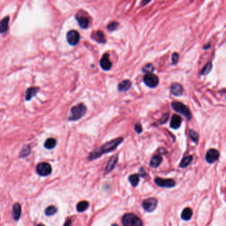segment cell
<instances>
[{
    "label": "cell",
    "instance_id": "cell-1",
    "mask_svg": "<svg viewBox=\"0 0 226 226\" xmlns=\"http://www.w3.org/2000/svg\"><path fill=\"white\" fill-rule=\"evenodd\" d=\"M122 141H123V138L118 137L105 143V144L104 145H103L101 147L96 149L91 152L89 156V159L91 161L94 160V159L100 157V156L103 154L112 151L113 150H114Z\"/></svg>",
    "mask_w": 226,
    "mask_h": 226
},
{
    "label": "cell",
    "instance_id": "cell-2",
    "mask_svg": "<svg viewBox=\"0 0 226 226\" xmlns=\"http://www.w3.org/2000/svg\"><path fill=\"white\" fill-rule=\"evenodd\" d=\"M87 112V107L84 104H80L73 107L71 109V114L69 116V120L76 121L81 118Z\"/></svg>",
    "mask_w": 226,
    "mask_h": 226
},
{
    "label": "cell",
    "instance_id": "cell-3",
    "mask_svg": "<svg viewBox=\"0 0 226 226\" xmlns=\"http://www.w3.org/2000/svg\"><path fill=\"white\" fill-rule=\"evenodd\" d=\"M123 226H142V221L134 214H126L122 217Z\"/></svg>",
    "mask_w": 226,
    "mask_h": 226
},
{
    "label": "cell",
    "instance_id": "cell-4",
    "mask_svg": "<svg viewBox=\"0 0 226 226\" xmlns=\"http://www.w3.org/2000/svg\"><path fill=\"white\" fill-rule=\"evenodd\" d=\"M172 109L175 111H177L178 113H180L182 115L184 116L188 120H190L192 118V114L190 113V110L181 102H178V101H173L171 104Z\"/></svg>",
    "mask_w": 226,
    "mask_h": 226
},
{
    "label": "cell",
    "instance_id": "cell-5",
    "mask_svg": "<svg viewBox=\"0 0 226 226\" xmlns=\"http://www.w3.org/2000/svg\"><path fill=\"white\" fill-rule=\"evenodd\" d=\"M36 172L40 176H48L52 172V167L47 163H39L36 167Z\"/></svg>",
    "mask_w": 226,
    "mask_h": 226
},
{
    "label": "cell",
    "instance_id": "cell-6",
    "mask_svg": "<svg viewBox=\"0 0 226 226\" xmlns=\"http://www.w3.org/2000/svg\"><path fill=\"white\" fill-rule=\"evenodd\" d=\"M143 82L147 86L150 88H155L159 84V78L155 74H147L144 76Z\"/></svg>",
    "mask_w": 226,
    "mask_h": 226
},
{
    "label": "cell",
    "instance_id": "cell-7",
    "mask_svg": "<svg viewBox=\"0 0 226 226\" xmlns=\"http://www.w3.org/2000/svg\"><path fill=\"white\" fill-rule=\"evenodd\" d=\"M80 39V33L77 31L71 30L67 33V41L68 43L72 46H75L79 43Z\"/></svg>",
    "mask_w": 226,
    "mask_h": 226
},
{
    "label": "cell",
    "instance_id": "cell-8",
    "mask_svg": "<svg viewBox=\"0 0 226 226\" xmlns=\"http://www.w3.org/2000/svg\"><path fill=\"white\" fill-rule=\"evenodd\" d=\"M158 200L155 198H151L143 200L142 206L143 209L147 212H153L156 208Z\"/></svg>",
    "mask_w": 226,
    "mask_h": 226
},
{
    "label": "cell",
    "instance_id": "cell-9",
    "mask_svg": "<svg viewBox=\"0 0 226 226\" xmlns=\"http://www.w3.org/2000/svg\"><path fill=\"white\" fill-rule=\"evenodd\" d=\"M219 157V153L218 150L211 149L208 151L206 155V160L210 164H212L218 160Z\"/></svg>",
    "mask_w": 226,
    "mask_h": 226
},
{
    "label": "cell",
    "instance_id": "cell-10",
    "mask_svg": "<svg viewBox=\"0 0 226 226\" xmlns=\"http://www.w3.org/2000/svg\"><path fill=\"white\" fill-rule=\"evenodd\" d=\"M157 185L162 188H172L175 186V182L172 179H163L157 178L155 180Z\"/></svg>",
    "mask_w": 226,
    "mask_h": 226
},
{
    "label": "cell",
    "instance_id": "cell-11",
    "mask_svg": "<svg viewBox=\"0 0 226 226\" xmlns=\"http://www.w3.org/2000/svg\"><path fill=\"white\" fill-rule=\"evenodd\" d=\"M171 92L175 96H181L183 94V88L181 84L175 82L171 86Z\"/></svg>",
    "mask_w": 226,
    "mask_h": 226
},
{
    "label": "cell",
    "instance_id": "cell-12",
    "mask_svg": "<svg viewBox=\"0 0 226 226\" xmlns=\"http://www.w3.org/2000/svg\"><path fill=\"white\" fill-rule=\"evenodd\" d=\"M100 65L104 71H109L112 66V62L109 59V55L105 54L100 60Z\"/></svg>",
    "mask_w": 226,
    "mask_h": 226
},
{
    "label": "cell",
    "instance_id": "cell-13",
    "mask_svg": "<svg viewBox=\"0 0 226 226\" xmlns=\"http://www.w3.org/2000/svg\"><path fill=\"white\" fill-rule=\"evenodd\" d=\"M181 123H182L181 117L175 114V115L172 116L171 118L170 127L174 129H178L181 125Z\"/></svg>",
    "mask_w": 226,
    "mask_h": 226
},
{
    "label": "cell",
    "instance_id": "cell-14",
    "mask_svg": "<svg viewBox=\"0 0 226 226\" xmlns=\"http://www.w3.org/2000/svg\"><path fill=\"white\" fill-rule=\"evenodd\" d=\"M91 38L97 41V42L100 43H105L106 42L105 35L100 31L94 32L91 35Z\"/></svg>",
    "mask_w": 226,
    "mask_h": 226
},
{
    "label": "cell",
    "instance_id": "cell-15",
    "mask_svg": "<svg viewBox=\"0 0 226 226\" xmlns=\"http://www.w3.org/2000/svg\"><path fill=\"white\" fill-rule=\"evenodd\" d=\"M118 160V157L117 155L113 156L111 158V159L109 161L108 164L106 167V173H109V172H111L114 167H115L116 164L117 163V161Z\"/></svg>",
    "mask_w": 226,
    "mask_h": 226
},
{
    "label": "cell",
    "instance_id": "cell-16",
    "mask_svg": "<svg viewBox=\"0 0 226 226\" xmlns=\"http://www.w3.org/2000/svg\"><path fill=\"white\" fill-rule=\"evenodd\" d=\"M75 18L77 19L80 26L82 29H86L88 27V26H89V20H88V18L85 17V16L77 15L76 17H75Z\"/></svg>",
    "mask_w": 226,
    "mask_h": 226
},
{
    "label": "cell",
    "instance_id": "cell-17",
    "mask_svg": "<svg viewBox=\"0 0 226 226\" xmlns=\"http://www.w3.org/2000/svg\"><path fill=\"white\" fill-rule=\"evenodd\" d=\"M12 214L15 220L17 221L20 218L21 214V206L19 203H15L13 207Z\"/></svg>",
    "mask_w": 226,
    "mask_h": 226
},
{
    "label": "cell",
    "instance_id": "cell-18",
    "mask_svg": "<svg viewBox=\"0 0 226 226\" xmlns=\"http://www.w3.org/2000/svg\"><path fill=\"white\" fill-rule=\"evenodd\" d=\"M38 91H39V88L36 87H30L28 88L25 92V99L27 101H29L33 97L35 96Z\"/></svg>",
    "mask_w": 226,
    "mask_h": 226
},
{
    "label": "cell",
    "instance_id": "cell-19",
    "mask_svg": "<svg viewBox=\"0 0 226 226\" xmlns=\"http://www.w3.org/2000/svg\"><path fill=\"white\" fill-rule=\"evenodd\" d=\"M131 85L132 83L129 80H125L118 85V90L119 92H126L130 88Z\"/></svg>",
    "mask_w": 226,
    "mask_h": 226
},
{
    "label": "cell",
    "instance_id": "cell-20",
    "mask_svg": "<svg viewBox=\"0 0 226 226\" xmlns=\"http://www.w3.org/2000/svg\"><path fill=\"white\" fill-rule=\"evenodd\" d=\"M9 17H5L0 21V33H4L8 29Z\"/></svg>",
    "mask_w": 226,
    "mask_h": 226
},
{
    "label": "cell",
    "instance_id": "cell-21",
    "mask_svg": "<svg viewBox=\"0 0 226 226\" xmlns=\"http://www.w3.org/2000/svg\"><path fill=\"white\" fill-rule=\"evenodd\" d=\"M162 161V157L159 155H155L152 158L150 161V165L153 168H157L161 164Z\"/></svg>",
    "mask_w": 226,
    "mask_h": 226
},
{
    "label": "cell",
    "instance_id": "cell-22",
    "mask_svg": "<svg viewBox=\"0 0 226 226\" xmlns=\"http://www.w3.org/2000/svg\"><path fill=\"white\" fill-rule=\"evenodd\" d=\"M193 211L189 208H186L183 209V212L181 214V218L185 221H188L192 218Z\"/></svg>",
    "mask_w": 226,
    "mask_h": 226
},
{
    "label": "cell",
    "instance_id": "cell-23",
    "mask_svg": "<svg viewBox=\"0 0 226 226\" xmlns=\"http://www.w3.org/2000/svg\"><path fill=\"white\" fill-rule=\"evenodd\" d=\"M88 208H89V202L87 201H81L77 205V210L79 212L85 211Z\"/></svg>",
    "mask_w": 226,
    "mask_h": 226
},
{
    "label": "cell",
    "instance_id": "cell-24",
    "mask_svg": "<svg viewBox=\"0 0 226 226\" xmlns=\"http://www.w3.org/2000/svg\"><path fill=\"white\" fill-rule=\"evenodd\" d=\"M56 145V140L54 138H49L45 143V148L48 149H52L55 147Z\"/></svg>",
    "mask_w": 226,
    "mask_h": 226
},
{
    "label": "cell",
    "instance_id": "cell-25",
    "mask_svg": "<svg viewBox=\"0 0 226 226\" xmlns=\"http://www.w3.org/2000/svg\"><path fill=\"white\" fill-rule=\"evenodd\" d=\"M193 161V157L192 156H188V157H184L183 160L181 161L180 163V167L181 168H186L187 166L190 164V163Z\"/></svg>",
    "mask_w": 226,
    "mask_h": 226
},
{
    "label": "cell",
    "instance_id": "cell-26",
    "mask_svg": "<svg viewBox=\"0 0 226 226\" xmlns=\"http://www.w3.org/2000/svg\"><path fill=\"white\" fill-rule=\"evenodd\" d=\"M212 68V62H208L206 65L204 66V67L202 68V71L200 72V74L201 75H206L209 74V73L211 72Z\"/></svg>",
    "mask_w": 226,
    "mask_h": 226
},
{
    "label": "cell",
    "instance_id": "cell-27",
    "mask_svg": "<svg viewBox=\"0 0 226 226\" xmlns=\"http://www.w3.org/2000/svg\"><path fill=\"white\" fill-rule=\"evenodd\" d=\"M128 180L132 184V185L134 186H136L138 183H139V180H140V178L138 174H132L128 178Z\"/></svg>",
    "mask_w": 226,
    "mask_h": 226
},
{
    "label": "cell",
    "instance_id": "cell-28",
    "mask_svg": "<svg viewBox=\"0 0 226 226\" xmlns=\"http://www.w3.org/2000/svg\"><path fill=\"white\" fill-rule=\"evenodd\" d=\"M154 66L152 64H147L142 68V72L145 74H152V72L154 71Z\"/></svg>",
    "mask_w": 226,
    "mask_h": 226
},
{
    "label": "cell",
    "instance_id": "cell-29",
    "mask_svg": "<svg viewBox=\"0 0 226 226\" xmlns=\"http://www.w3.org/2000/svg\"><path fill=\"white\" fill-rule=\"evenodd\" d=\"M56 212H57V209H56V207L54 206H50L46 209L45 214L48 216L53 215L56 214Z\"/></svg>",
    "mask_w": 226,
    "mask_h": 226
},
{
    "label": "cell",
    "instance_id": "cell-30",
    "mask_svg": "<svg viewBox=\"0 0 226 226\" xmlns=\"http://www.w3.org/2000/svg\"><path fill=\"white\" fill-rule=\"evenodd\" d=\"M189 136L190 139H192L194 143H198V141L199 139V135L195 131H194L193 129H190Z\"/></svg>",
    "mask_w": 226,
    "mask_h": 226
},
{
    "label": "cell",
    "instance_id": "cell-31",
    "mask_svg": "<svg viewBox=\"0 0 226 226\" xmlns=\"http://www.w3.org/2000/svg\"><path fill=\"white\" fill-rule=\"evenodd\" d=\"M30 153V147L29 145H25L20 152V157H25Z\"/></svg>",
    "mask_w": 226,
    "mask_h": 226
},
{
    "label": "cell",
    "instance_id": "cell-32",
    "mask_svg": "<svg viewBox=\"0 0 226 226\" xmlns=\"http://www.w3.org/2000/svg\"><path fill=\"white\" fill-rule=\"evenodd\" d=\"M118 23H117V22H112V23H110L108 26H107V28L110 31H113L117 29L118 28Z\"/></svg>",
    "mask_w": 226,
    "mask_h": 226
},
{
    "label": "cell",
    "instance_id": "cell-33",
    "mask_svg": "<svg viewBox=\"0 0 226 226\" xmlns=\"http://www.w3.org/2000/svg\"><path fill=\"white\" fill-rule=\"evenodd\" d=\"M169 119V113L164 114L161 117V119H160L158 122H157L156 125H161V124L165 123Z\"/></svg>",
    "mask_w": 226,
    "mask_h": 226
},
{
    "label": "cell",
    "instance_id": "cell-34",
    "mask_svg": "<svg viewBox=\"0 0 226 226\" xmlns=\"http://www.w3.org/2000/svg\"><path fill=\"white\" fill-rule=\"evenodd\" d=\"M178 58H179V56H178V54L177 53H174L172 54V62L173 65H176L178 62Z\"/></svg>",
    "mask_w": 226,
    "mask_h": 226
},
{
    "label": "cell",
    "instance_id": "cell-35",
    "mask_svg": "<svg viewBox=\"0 0 226 226\" xmlns=\"http://www.w3.org/2000/svg\"><path fill=\"white\" fill-rule=\"evenodd\" d=\"M134 128H135V130H136V131L138 133H140L142 131V125H141L140 123H137L136 125H135Z\"/></svg>",
    "mask_w": 226,
    "mask_h": 226
},
{
    "label": "cell",
    "instance_id": "cell-36",
    "mask_svg": "<svg viewBox=\"0 0 226 226\" xmlns=\"http://www.w3.org/2000/svg\"><path fill=\"white\" fill-rule=\"evenodd\" d=\"M71 219H68V220L65 222L64 226H71Z\"/></svg>",
    "mask_w": 226,
    "mask_h": 226
},
{
    "label": "cell",
    "instance_id": "cell-37",
    "mask_svg": "<svg viewBox=\"0 0 226 226\" xmlns=\"http://www.w3.org/2000/svg\"><path fill=\"white\" fill-rule=\"evenodd\" d=\"M210 47V44H208V45H206V46L204 47V49H209Z\"/></svg>",
    "mask_w": 226,
    "mask_h": 226
},
{
    "label": "cell",
    "instance_id": "cell-38",
    "mask_svg": "<svg viewBox=\"0 0 226 226\" xmlns=\"http://www.w3.org/2000/svg\"><path fill=\"white\" fill-rule=\"evenodd\" d=\"M36 226H45V225H44L43 224H39V225H37Z\"/></svg>",
    "mask_w": 226,
    "mask_h": 226
},
{
    "label": "cell",
    "instance_id": "cell-39",
    "mask_svg": "<svg viewBox=\"0 0 226 226\" xmlns=\"http://www.w3.org/2000/svg\"><path fill=\"white\" fill-rule=\"evenodd\" d=\"M112 226H118L117 224H113V225H112Z\"/></svg>",
    "mask_w": 226,
    "mask_h": 226
}]
</instances>
